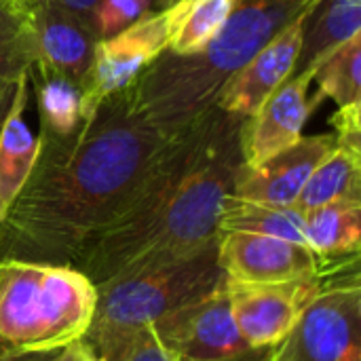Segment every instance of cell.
<instances>
[{"mask_svg": "<svg viewBox=\"0 0 361 361\" xmlns=\"http://www.w3.org/2000/svg\"><path fill=\"white\" fill-rule=\"evenodd\" d=\"M173 135L118 91L68 137L40 133L36 165L0 222V258L72 264L135 195Z\"/></svg>", "mask_w": 361, "mask_h": 361, "instance_id": "6da1fadb", "label": "cell"}, {"mask_svg": "<svg viewBox=\"0 0 361 361\" xmlns=\"http://www.w3.org/2000/svg\"><path fill=\"white\" fill-rule=\"evenodd\" d=\"M243 118L212 106L178 131L127 205L74 258L95 286L218 241L241 157Z\"/></svg>", "mask_w": 361, "mask_h": 361, "instance_id": "7a4b0ae2", "label": "cell"}, {"mask_svg": "<svg viewBox=\"0 0 361 361\" xmlns=\"http://www.w3.org/2000/svg\"><path fill=\"white\" fill-rule=\"evenodd\" d=\"M319 0H235L216 38L195 55L163 53L129 87L135 106L165 133L176 135L216 106L224 82L277 32Z\"/></svg>", "mask_w": 361, "mask_h": 361, "instance_id": "3957f363", "label": "cell"}, {"mask_svg": "<svg viewBox=\"0 0 361 361\" xmlns=\"http://www.w3.org/2000/svg\"><path fill=\"white\" fill-rule=\"evenodd\" d=\"M97 286L72 264L0 258V355L63 351L82 341Z\"/></svg>", "mask_w": 361, "mask_h": 361, "instance_id": "277c9868", "label": "cell"}, {"mask_svg": "<svg viewBox=\"0 0 361 361\" xmlns=\"http://www.w3.org/2000/svg\"><path fill=\"white\" fill-rule=\"evenodd\" d=\"M224 283L218 241L190 256L148 267L97 286V307L85 341L104 361L148 326Z\"/></svg>", "mask_w": 361, "mask_h": 361, "instance_id": "5b68a950", "label": "cell"}, {"mask_svg": "<svg viewBox=\"0 0 361 361\" xmlns=\"http://www.w3.org/2000/svg\"><path fill=\"white\" fill-rule=\"evenodd\" d=\"M326 286L305 309L292 332L273 349L271 361H361L360 273H326Z\"/></svg>", "mask_w": 361, "mask_h": 361, "instance_id": "8992f818", "label": "cell"}, {"mask_svg": "<svg viewBox=\"0 0 361 361\" xmlns=\"http://www.w3.org/2000/svg\"><path fill=\"white\" fill-rule=\"evenodd\" d=\"M171 11L142 15L114 36L95 44L93 68L82 91V121L89 118L106 97L129 89L144 70H148L169 44Z\"/></svg>", "mask_w": 361, "mask_h": 361, "instance_id": "52a82bcc", "label": "cell"}, {"mask_svg": "<svg viewBox=\"0 0 361 361\" xmlns=\"http://www.w3.org/2000/svg\"><path fill=\"white\" fill-rule=\"evenodd\" d=\"M324 286V275L283 283L226 281L235 324L250 351H269L277 347L292 332Z\"/></svg>", "mask_w": 361, "mask_h": 361, "instance_id": "ba28073f", "label": "cell"}, {"mask_svg": "<svg viewBox=\"0 0 361 361\" xmlns=\"http://www.w3.org/2000/svg\"><path fill=\"white\" fill-rule=\"evenodd\" d=\"M152 328L180 361H237L250 353L235 324L226 279Z\"/></svg>", "mask_w": 361, "mask_h": 361, "instance_id": "9c48e42d", "label": "cell"}, {"mask_svg": "<svg viewBox=\"0 0 361 361\" xmlns=\"http://www.w3.org/2000/svg\"><path fill=\"white\" fill-rule=\"evenodd\" d=\"M218 264L224 279L237 283L313 279L326 267L307 245L252 233H220Z\"/></svg>", "mask_w": 361, "mask_h": 361, "instance_id": "30bf717a", "label": "cell"}, {"mask_svg": "<svg viewBox=\"0 0 361 361\" xmlns=\"http://www.w3.org/2000/svg\"><path fill=\"white\" fill-rule=\"evenodd\" d=\"M311 11L313 6L290 21L224 82L216 97V106L220 110L247 118L271 93H275L288 78L294 76Z\"/></svg>", "mask_w": 361, "mask_h": 361, "instance_id": "8fae6325", "label": "cell"}, {"mask_svg": "<svg viewBox=\"0 0 361 361\" xmlns=\"http://www.w3.org/2000/svg\"><path fill=\"white\" fill-rule=\"evenodd\" d=\"M334 133L302 135L294 146L256 167L241 165L231 195L243 201L294 207L309 176L334 150Z\"/></svg>", "mask_w": 361, "mask_h": 361, "instance_id": "7c38bea8", "label": "cell"}, {"mask_svg": "<svg viewBox=\"0 0 361 361\" xmlns=\"http://www.w3.org/2000/svg\"><path fill=\"white\" fill-rule=\"evenodd\" d=\"M313 78V70L294 74L252 116L243 118L239 137L243 165L256 167L302 137V127L313 110L307 99V89Z\"/></svg>", "mask_w": 361, "mask_h": 361, "instance_id": "4fadbf2b", "label": "cell"}, {"mask_svg": "<svg viewBox=\"0 0 361 361\" xmlns=\"http://www.w3.org/2000/svg\"><path fill=\"white\" fill-rule=\"evenodd\" d=\"M32 21L38 49L36 61L59 72L85 91L97 44L93 25L87 19L44 0H32Z\"/></svg>", "mask_w": 361, "mask_h": 361, "instance_id": "5bb4252c", "label": "cell"}, {"mask_svg": "<svg viewBox=\"0 0 361 361\" xmlns=\"http://www.w3.org/2000/svg\"><path fill=\"white\" fill-rule=\"evenodd\" d=\"M25 104L27 76L17 82L11 108L0 125V222L25 186L40 152V137H34L23 118Z\"/></svg>", "mask_w": 361, "mask_h": 361, "instance_id": "9a60e30c", "label": "cell"}, {"mask_svg": "<svg viewBox=\"0 0 361 361\" xmlns=\"http://www.w3.org/2000/svg\"><path fill=\"white\" fill-rule=\"evenodd\" d=\"M307 25L294 74L307 70L315 72L330 53L361 34V0H319Z\"/></svg>", "mask_w": 361, "mask_h": 361, "instance_id": "2e32d148", "label": "cell"}, {"mask_svg": "<svg viewBox=\"0 0 361 361\" xmlns=\"http://www.w3.org/2000/svg\"><path fill=\"white\" fill-rule=\"evenodd\" d=\"M361 201H336L305 214V245L324 262L360 254Z\"/></svg>", "mask_w": 361, "mask_h": 361, "instance_id": "e0dca14e", "label": "cell"}, {"mask_svg": "<svg viewBox=\"0 0 361 361\" xmlns=\"http://www.w3.org/2000/svg\"><path fill=\"white\" fill-rule=\"evenodd\" d=\"M336 201H361V148L338 142L313 169L294 207L307 214Z\"/></svg>", "mask_w": 361, "mask_h": 361, "instance_id": "ac0fdd59", "label": "cell"}, {"mask_svg": "<svg viewBox=\"0 0 361 361\" xmlns=\"http://www.w3.org/2000/svg\"><path fill=\"white\" fill-rule=\"evenodd\" d=\"M36 59L32 0H0V89L30 76Z\"/></svg>", "mask_w": 361, "mask_h": 361, "instance_id": "d6986e66", "label": "cell"}, {"mask_svg": "<svg viewBox=\"0 0 361 361\" xmlns=\"http://www.w3.org/2000/svg\"><path fill=\"white\" fill-rule=\"evenodd\" d=\"M220 233H252L305 245V214L296 207L264 205L228 195L220 212Z\"/></svg>", "mask_w": 361, "mask_h": 361, "instance_id": "ffe728a7", "label": "cell"}, {"mask_svg": "<svg viewBox=\"0 0 361 361\" xmlns=\"http://www.w3.org/2000/svg\"><path fill=\"white\" fill-rule=\"evenodd\" d=\"M235 0H176L167 53L184 57L203 51L226 23Z\"/></svg>", "mask_w": 361, "mask_h": 361, "instance_id": "44dd1931", "label": "cell"}, {"mask_svg": "<svg viewBox=\"0 0 361 361\" xmlns=\"http://www.w3.org/2000/svg\"><path fill=\"white\" fill-rule=\"evenodd\" d=\"M32 68L38 70L36 97L42 118L40 133L47 137L72 135L82 123V91L72 80L40 61H36Z\"/></svg>", "mask_w": 361, "mask_h": 361, "instance_id": "7402d4cb", "label": "cell"}, {"mask_svg": "<svg viewBox=\"0 0 361 361\" xmlns=\"http://www.w3.org/2000/svg\"><path fill=\"white\" fill-rule=\"evenodd\" d=\"M313 80L319 87L317 99L330 97L338 108L361 104V34L330 53L315 70Z\"/></svg>", "mask_w": 361, "mask_h": 361, "instance_id": "603a6c76", "label": "cell"}, {"mask_svg": "<svg viewBox=\"0 0 361 361\" xmlns=\"http://www.w3.org/2000/svg\"><path fill=\"white\" fill-rule=\"evenodd\" d=\"M150 2L152 0H99L91 15V25L97 40L114 36L123 27L137 21L146 15Z\"/></svg>", "mask_w": 361, "mask_h": 361, "instance_id": "cb8c5ba5", "label": "cell"}, {"mask_svg": "<svg viewBox=\"0 0 361 361\" xmlns=\"http://www.w3.org/2000/svg\"><path fill=\"white\" fill-rule=\"evenodd\" d=\"M104 361H178L176 355L161 343L154 328L148 326L133 334L127 345Z\"/></svg>", "mask_w": 361, "mask_h": 361, "instance_id": "d4e9b609", "label": "cell"}, {"mask_svg": "<svg viewBox=\"0 0 361 361\" xmlns=\"http://www.w3.org/2000/svg\"><path fill=\"white\" fill-rule=\"evenodd\" d=\"M57 361H102L97 357V353L93 351V347L82 338V341H76L74 345L66 347L61 353H59V360Z\"/></svg>", "mask_w": 361, "mask_h": 361, "instance_id": "484cf974", "label": "cell"}, {"mask_svg": "<svg viewBox=\"0 0 361 361\" xmlns=\"http://www.w3.org/2000/svg\"><path fill=\"white\" fill-rule=\"evenodd\" d=\"M44 2L57 4V6H61V8H66V11H70V13H74V15H78L91 23V15H93L99 0H44Z\"/></svg>", "mask_w": 361, "mask_h": 361, "instance_id": "4316f807", "label": "cell"}, {"mask_svg": "<svg viewBox=\"0 0 361 361\" xmlns=\"http://www.w3.org/2000/svg\"><path fill=\"white\" fill-rule=\"evenodd\" d=\"M61 351H53V353H36V355H17V357H2L0 361H57Z\"/></svg>", "mask_w": 361, "mask_h": 361, "instance_id": "83f0119b", "label": "cell"}, {"mask_svg": "<svg viewBox=\"0 0 361 361\" xmlns=\"http://www.w3.org/2000/svg\"><path fill=\"white\" fill-rule=\"evenodd\" d=\"M15 89H17V85H15V87L0 89V125H2V121H4V116H6V112H8V108H11V102H13Z\"/></svg>", "mask_w": 361, "mask_h": 361, "instance_id": "f1b7e54d", "label": "cell"}, {"mask_svg": "<svg viewBox=\"0 0 361 361\" xmlns=\"http://www.w3.org/2000/svg\"><path fill=\"white\" fill-rule=\"evenodd\" d=\"M256 361H271L269 360V351H258V357H256Z\"/></svg>", "mask_w": 361, "mask_h": 361, "instance_id": "f546056e", "label": "cell"}, {"mask_svg": "<svg viewBox=\"0 0 361 361\" xmlns=\"http://www.w3.org/2000/svg\"><path fill=\"white\" fill-rule=\"evenodd\" d=\"M178 361H180V360H178Z\"/></svg>", "mask_w": 361, "mask_h": 361, "instance_id": "4dcf8cb0", "label": "cell"}]
</instances>
